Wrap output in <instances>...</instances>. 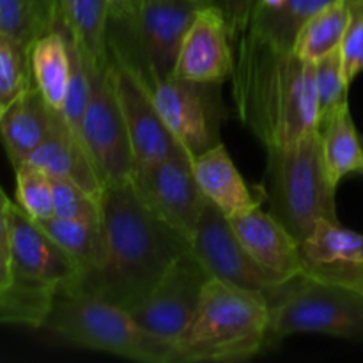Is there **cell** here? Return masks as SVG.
Masks as SVG:
<instances>
[{
    "label": "cell",
    "instance_id": "6da1fadb",
    "mask_svg": "<svg viewBox=\"0 0 363 363\" xmlns=\"http://www.w3.org/2000/svg\"><path fill=\"white\" fill-rule=\"evenodd\" d=\"M191 241L142 199L133 181L108 184L101 195V250L94 268L73 286L133 312Z\"/></svg>",
    "mask_w": 363,
    "mask_h": 363
},
{
    "label": "cell",
    "instance_id": "7a4b0ae2",
    "mask_svg": "<svg viewBox=\"0 0 363 363\" xmlns=\"http://www.w3.org/2000/svg\"><path fill=\"white\" fill-rule=\"evenodd\" d=\"M233 101L243 126L266 149L319 126L315 62L245 32L234 43Z\"/></svg>",
    "mask_w": 363,
    "mask_h": 363
},
{
    "label": "cell",
    "instance_id": "3957f363",
    "mask_svg": "<svg viewBox=\"0 0 363 363\" xmlns=\"http://www.w3.org/2000/svg\"><path fill=\"white\" fill-rule=\"evenodd\" d=\"M204 6L191 0H113L106 28L108 59L151 92L174 73L184 35Z\"/></svg>",
    "mask_w": 363,
    "mask_h": 363
},
{
    "label": "cell",
    "instance_id": "277c9868",
    "mask_svg": "<svg viewBox=\"0 0 363 363\" xmlns=\"http://www.w3.org/2000/svg\"><path fill=\"white\" fill-rule=\"evenodd\" d=\"M269 342V301L262 294L211 277L179 344V363L250 360Z\"/></svg>",
    "mask_w": 363,
    "mask_h": 363
},
{
    "label": "cell",
    "instance_id": "5b68a950",
    "mask_svg": "<svg viewBox=\"0 0 363 363\" xmlns=\"http://www.w3.org/2000/svg\"><path fill=\"white\" fill-rule=\"evenodd\" d=\"M264 199L269 213L303 241L321 220H337V184L330 179L319 130L291 144L269 147Z\"/></svg>",
    "mask_w": 363,
    "mask_h": 363
},
{
    "label": "cell",
    "instance_id": "8992f818",
    "mask_svg": "<svg viewBox=\"0 0 363 363\" xmlns=\"http://www.w3.org/2000/svg\"><path fill=\"white\" fill-rule=\"evenodd\" d=\"M43 328L85 350L145 363H179L176 344L145 330L126 308L80 291H59Z\"/></svg>",
    "mask_w": 363,
    "mask_h": 363
},
{
    "label": "cell",
    "instance_id": "52a82bcc",
    "mask_svg": "<svg viewBox=\"0 0 363 363\" xmlns=\"http://www.w3.org/2000/svg\"><path fill=\"white\" fill-rule=\"evenodd\" d=\"M321 333L363 342V291L298 277L272 308V340Z\"/></svg>",
    "mask_w": 363,
    "mask_h": 363
},
{
    "label": "cell",
    "instance_id": "ba28073f",
    "mask_svg": "<svg viewBox=\"0 0 363 363\" xmlns=\"http://www.w3.org/2000/svg\"><path fill=\"white\" fill-rule=\"evenodd\" d=\"M82 140L103 186L124 183L133 177L137 162L108 64L103 67L92 66L91 98L82 119Z\"/></svg>",
    "mask_w": 363,
    "mask_h": 363
},
{
    "label": "cell",
    "instance_id": "9c48e42d",
    "mask_svg": "<svg viewBox=\"0 0 363 363\" xmlns=\"http://www.w3.org/2000/svg\"><path fill=\"white\" fill-rule=\"evenodd\" d=\"M149 94L163 124L191 158L222 142L220 84H201L170 74L160 80Z\"/></svg>",
    "mask_w": 363,
    "mask_h": 363
},
{
    "label": "cell",
    "instance_id": "30bf717a",
    "mask_svg": "<svg viewBox=\"0 0 363 363\" xmlns=\"http://www.w3.org/2000/svg\"><path fill=\"white\" fill-rule=\"evenodd\" d=\"M191 248L215 279L262 294L275 307L291 282H279L250 257L234 234L229 218L208 201L204 206ZM298 279V277H296Z\"/></svg>",
    "mask_w": 363,
    "mask_h": 363
},
{
    "label": "cell",
    "instance_id": "8fae6325",
    "mask_svg": "<svg viewBox=\"0 0 363 363\" xmlns=\"http://www.w3.org/2000/svg\"><path fill=\"white\" fill-rule=\"evenodd\" d=\"M209 279L211 273L190 248L174 261L158 286L131 314L145 330L176 344L179 350Z\"/></svg>",
    "mask_w": 363,
    "mask_h": 363
},
{
    "label": "cell",
    "instance_id": "7c38bea8",
    "mask_svg": "<svg viewBox=\"0 0 363 363\" xmlns=\"http://www.w3.org/2000/svg\"><path fill=\"white\" fill-rule=\"evenodd\" d=\"M135 188L145 202L174 229L194 240L208 199L202 194L194 172V158L186 151L155 162L137 163Z\"/></svg>",
    "mask_w": 363,
    "mask_h": 363
},
{
    "label": "cell",
    "instance_id": "4fadbf2b",
    "mask_svg": "<svg viewBox=\"0 0 363 363\" xmlns=\"http://www.w3.org/2000/svg\"><path fill=\"white\" fill-rule=\"evenodd\" d=\"M7 247L13 275L53 284L60 289L73 286L80 279L82 272L77 262L18 204L9 208Z\"/></svg>",
    "mask_w": 363,
    "mask_h": 363
},
{
    "label": "cell",
    "instance_id": "5bb4252c",
    "mask_svg": "<svg viewBox=\"0 0 363 363\" xmlns=\"http://www.w3.org/2000/svg\"><path fill=\"white\" fill-rule=\"evenodd\" d=\"M108 71L130 133L135 162H155L186 151L163 124L147 89L116 60L108 59Z\"/></svg>",
    "mask_w": 363,
    "mask_h": 363
},
{
    "label": "cell",
    "instance_id": "9a60e30c",
    "mask_svg": "<svg viewBox=\"0 0 363 363\" xmlns=\"http://www.w3.org/2000/svg\"><path fill=\"white\" fill-rule=\"evenodd\" d=\"M234 67V45L222 13L211 2L201 7L184 35L174 77L222 84Z\"/></svg>",
    "mask_w": 363,
    "mask_h": 363
},
{
    "label": "cell",
    "instance_id": "2e32d148",
    "mask_svg": "<svg viewBox=\"0 0 363 363\" xmlns=\"http://www.w3.org/2000/svg\"><path fill=\"white\" fill-rule=\"evenodd\" d=\"M300 248L305 277L363 291V234L321 220Z\"/></svg>",
    "mask_w": 363,
    "mask_h": 363
},
{
    "label": "cell",
    "instance_id": "e0dca14e",
    "mask_svg": "<svg viewBox=\"0 0 363 363\" xmlns=\"http://www.w3.org/2000/svg\"><path fill=\"white\" fill-rule=\"evenodd\" d=\"M229 222L245 250L268 275L279 282L303 275L301 243L272 213L255 208Z\"/></svg>",
    "mask_w": 363,
    "mask_h": 363
},
{
    "label": "cell",
    "instance_id": "ac0fdd59",
    "mask_svg": "<svg viewBox=\"0 0 363 363\" xmlns=\"http://www.w3.org/2000/svg\"><path fill=\"white\" fill-rule=\"evenodd\" d=\"M25 163L38 167L50 177L71 181L89 195L101 201L105 186L96 172L84 140L71 131L60 110H55L48 135Z\"/></svg>",
    "mask_w": 363,
    "mask_h": 363
},
{
    "label": "cell",
    "instance_id": "d6986e66",
    "mask_svg": "<svg viewBox=\"0 0 363 363\" xmlns=\"http://www.w3.org/2000/svg\"><path fill=\"white\" fill-rule=\"evenodd\" d=\"M194 172L204 197L227 218L261 208L264 194L245 183L223 142L195 156Z\"/></svg>",
    "mask_w": 363,
    "mask_h": 363
},
{
    "label": "cell",
    "instance_id": "ffe728a7",
    "mask_svg": "<svg viewBox=\"0 0 363 363\" xmlns=\"http://www.w3.org/2000/svg\"><path fill=\"white\" fill-rule=\"evenodd\" d=\"M55 110L45 101L35 84L14 99L0 121V137L13 169H20L52 128Z\"/></svg>",
    "mask_w": 363,
    "mask_h": 363
},
{
    "label": "cell",
    "instance_id": "44dd1931",
    "mask_svg": "<svg viewBox=\"0 0 363 363\" xmlns=\"http://www.w3.org/2000/svg\"><path fill=\"white\" fill-rule=\"evenodd\" d=\"M30 67L35 87L53 110H62L69 87L71 59L67 35L60 20L48 34L30 46Z\"/></svg>",
    "mask_w": 363,
    "mask_h": 363
},
{
    "label": "cell",
    "instance_id": "7402d4cb",
    "mask_svg": "<svg viewBox=\"0 0 363 363\" xmlns=\"http://www.w3.org/2000/svg\"><path fill=\"white\" fill-rule=\"evenodd\" d=\"M57 14L67 34L84 50L94 66L108 64L106 28H108V0H55Z\"/></svg>",
    "mask_w": 363,
    "mask_h": 363
},
{
    "label": "cell",
    "instance_id": "603a6c76",
    "mask_svg": "<svg viewBox=\"0 0 363 363\" xmlns=\"http://www.w3.org/2000/svg\"><path fill=\"white\" fill-rule=\"evenodd\" d=\"M332 2L335 0H282L275 7H259L247 32L282 50H293L301 27Z\"/></svg>",
    "mask_w": 363,
    "mask_h": 363
},
{
    "label": "cell",
    "instance_id": "cb8c5ba5",
    "mask_svg": "<svg viewBox=\"0 0 363 363\" xmlns=\"http://www.w3.org/2000/svg\"><path fill=\"white\" fill-rule=\"evenodd\" d=\"M59 291L53 284L13 275L9 287L0 294V323L43 328Z\"/></svg>",
    "mask_w": 363,
    "mask_h": 363
},
{
    "label": "cell",
    "instance_id": "d4e9b609",
    "mask_svg": "<svg viewBox=\"0 0 363 363\" xmlns=\"http://www.w3.org/2000/svg\"><path fill=\"white\" fill-rule=\"evenodd\" d=\"M330 179L339 186L347 174L360 172L363 165V145L350 106L340 110L323 128H319Z\"/></svg>",
    "mask_w": 363,
    "mask_h": 363
},
{
    "label": "cell",
    "instance_id": "484cf974",
    "mask_svg": "<svg viewBox=\"0 0 363 363\" xmlns=\"http://www.w3.org/2000/svg\"><path fill=\"white\" fill-rule=\"evenodd\" d=\"M351 20V6L344 0H335L315 13L298 32L293 52L305 60L315 62L326 53L342 45L344 34Z\"/></svg>",
    "mask_w": 363,
    "mask_h": 363
},
{
    "label": "cell",
    "instance_id": "4316f807",
    "mask_svg": "<svg viewBox=\"0 0 363 363\" xmlns=\"http://www.w3.org/2000/svg\"><path fill=\"white\" fill-rule=\"evenodd\" d=\"M55 0H0V32L30 48L57 27Z\"/></svg>",
    "mask_w": 363,
    "mask_h": 363
},
{
    "label": "cell",
    "instance_id": "83f0119b",
    "mask_svg": "<svg viewBox=\"0 0 363 363\" xmlns=\"http://www.w3.org/2000/svg\"><path fill=\"white\" fill-rule=\"evenodd\" d=\"M35 222L77 262L82 275L94 268L99 250H101V222L94 223L74 218H60L55 215L45 220H35Z\"/></svg>",
    "mask_w": 363,
    "mask_h": 363
},
{
    "label": "cell",
    "instance_id": "f1b7e54d",
    "mask_svg": "<svg viewBox=\"0 0 363 363\" xmlns=\"http://www.w3.org/2000/svg\"><path fill=\"white\" fill-rule=\"evenodd\" d=\"M315 87H318V110L319 128L325 126L333 116L344 110L347 105V84L344 77V64L340 46L315 60Z\"/></svg>",
    "mask_w": 363,
    "mask_h": 363
},
{
    "label": "cell",
    "instance_id": "f546056e",
    "mask_svg": "<svg viewBox=\"0 0 363 363\" xmlns=\"http://www.w3.org/2000/svg\"><path fill=\"white\" fill-rule=\"evenodd\" d=\"M34 85L30 48L0 32V101L9 106Z\"/></svg>",
    "mask_w": 363,
    "mask_h": 363
},
{
    "label": "cell",
    "instance_id": "4dcf8cb0",
    "mask_svg": "<svg viewBox=\"0 0 363 363\" xmlns=\"http://www.w3.org/2000/svg\"><path fill=\"white\" fill-rule=\"evenodd\" d=\"M64 27V25H62ZM66 30V28H64ZM67 46H69V59H71V74H69V87H67L66 101L62 106V116L66 119L67 126L71 128L77 137L82 138V119H84L85 108H87L89 98H91V77L92 66L94 64L89 60L84 50L71 39L67 34Z\"/></svg>",
    "mask_w": 363,
    "mask_h": 363
},
{
    "label": "cell",
    "instance_id": "1f68e13d",
    "mask_svg": "<svg viewBox=\"0 0 363 363\" xmlns=\"http://www.w3.org/2000/svg\"><path fill=\"white\" fill-rule=\"evenodd\" d=\"M16 172L18 206L34 220L53 216L52 177L30 163H23Z\"/></svg>",
    "mask_w": 363,
    "mask_h": 363
},
{
    "label": "cell",
    "instance_id": "d6a6232c",
    "mask_svg": "<svg viewBox=\"0 0 363 363\" xmlns=\"http://www.w3.org/2000/svg\"><path fill=\"white\" fill-rule=\"evenodd\" d=\"M53 215L60 218H74L84 222H101V201L74 183L60 177H52Z\"/></svg>",
    "mask_w": 363,
    "mask_h": 363
},
{
    "label": "cell",
    "instance_id": "836d02e7",
    "mask_svg": "<svg viewBox=\"0 0 363 363\" xmlns=\"http://www.w3.org/2000/svg\"><path fill=\"white\" fill-rule=\"evenodd\" d=\"M340 52H342L344 77L351 85V82L363 71V0L351 4V20L344 34Z\"/></svg>",
    "mask_w": 363,
    "mask_h": 363
},
{
    "label": "cell",
    "instance_id": "e575fe53",
    "mask_svg": "<svg viewBox=\"0 0 363 363\" xmlns=\"http://www.w3.org/2000/svg\"><path fill=\"white\" fill-rule=\"evenodd\" d=\"M209 2L222 13L234 45L248 30L259 0H209Z\"/></svg>",
    "mask_w": 363,
    "mask_h": 363
},
{
    "label": "cell",
    "instance_id": "d590c367",
    "mask_svg": "<svg viewBox=\"0 0 363 363\" xmlns=\"http://www.w3.org/2000/svg\"><path fill=\"white\" fill-rule=\"evenodd\" d=\"M13 280V264H11L9 247L0 243V294L9 287Z\"/></svg>",
    "mask_w": 363,
    "mask_h": 363
},
{
    "label": "cell",
    "instance_id": "8d00e7d4",
    "mask_svg": "<svg viewBox=\"0 0 363 363\" xmlns=\"http://www.w3.org/2000/svg\"><path fill=\"white\" fill-rule=\"evenodd\" d=\"M13 202L0 188V243L7 245V225H9V208Z\"/></svg>",
    "mask_w": 363,
    "mask_h": 363
},
{
    "label": "cell",
    "instance_id": "74e56055",
    "mask_svg": "<svg viewBox=\"0 0 363 363\" xmlns=\"http://www.w3.org/2000/svg\"><path fill=\"white\" fill-rule=\"evenodd\" d=\"M4 113H6V106H4V105H2V101H0V121H2Z\"/></svg>",
    "mask_w": 363,
    "mask_h": 363
},
{
    "label": "cell",
    "instance_id": "f35d334b",
    "mask_svg": "<svg viewBox=\"0 0 363 363\" xmlns=\"http://www.w3.org/2000/svg\"><path fill=\"white\" fill-rule=\"evenodd\" d=\"M191 2H197V4H209V0H191Z\"/></svg>",
    "mask_w": 363,
    "mask_h": 363
},
{
    "label": "cell",
    "instance_id": "ab89813d",
    "mask_svg": "<svg viewBox=\"0 0 363 363\" xmlns=\"http://www.w3.org/2000/svg\"><path fill=\"white\" fill-rule=\"evenodd\" d=\"M344 2H347L351 6V4H357V2H362V0H344Z\"/></svg>",
    "mask_w": 363,
    "mask_h": 363
},
{
    "label": "cell",
    "instance_id": "60d3db41",
    "mask_svg": "<svg viewBox=\"0 0 363 363\" xmlns=\"http://www.w3.org/2000/svg\"><path fill=\"white\" fill-rule=\"evenodd\" d=\"M360 172H362V174H363V165H362V169H360Z\"/></svg>",
    "mask_w": 363,
    "mask_h": 363
},
{
    "label": "cell",
    "instance_id": "b9f144b4",
    "mask_svg": "<svg viewBox=\"0 0 363 363\" xmlns=\"http://www.w3.org/2000/svg\"><path fill=\"white\" fill-rule=\"evenodd\" d=\"M108 2H113V0H108Z\"/></svg>",
    "mask_w": 363,
    "mask_h": 363
}]
</instances>
